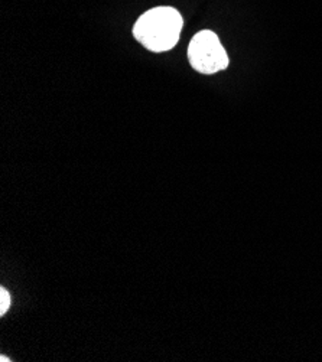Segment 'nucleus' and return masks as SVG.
<instances>
[{"instance_id": "obj_2", "label": "nucleus", "mask_w": 322, "mask_h": 362, "mask_svg": "<svg viewBox=\"0 0 322 362\" xmlns=\"http://www.w3.org/2000/svg\"><path fill=\"white\" fill-rule=\"evenodd\" d=\"M188 59L201 74H216L229 66V57L219 36L211 30L198 32L190 42Z\"/></svg>"}, {"instance_id": "obj_1", "label": "nucleus", "mask_w": 322, "mask_h": 362, "mask_svg": "<svg viewBox=\"0 0 322 362\" xmlns=\"http://www.w3.org/2000/svg\"><path fill=\"white\" fill-rule=\"evenodd\" d=\"M183 16L173 8L162 6L143 13L133 28L134 38L149 51L163 52L180 40Z\"/></svg>"}, {"instance_id": "obj_3", "label": "nucleus", "mask_w": 322, "mask_h": 362, "mask_svg": "<svg viewBox=\"0 0 322 362\" xmlns=\"http://www.w3.org/2000/svg\"><path fill=\"white\" fill-rule=\"evenodd\" d=\"M11 308V295L6 288H0V315H5Z\"/></svg>"}, {"instance_id": "obj_4", "label": "nucleus", "mask_w": 322, "mask_h": 362, "mask_svg": "<svg viewBox=\"0 0 322 362\" xmlns=\"http://www.w3.org/2000/svg\"><path fill=\"white\" fill-rule=\"evenodd\" d=\"M0 361H2V362H6V361H11V359H8L6 356H2V358H0Z\"/></svg>"}]
</instances>
